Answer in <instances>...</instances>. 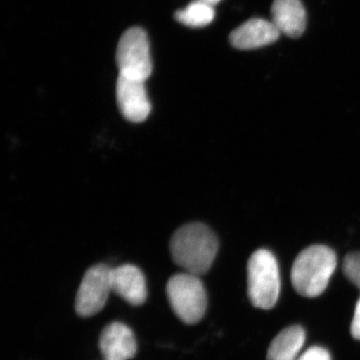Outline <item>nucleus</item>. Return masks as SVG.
<instances>
[{"label": "nucleus", "instance_id": "3", "mask_svg": "<svg viewBox=\"0 0 360 360\" xmlns=\"http://www.w3.org/2000/svg\"><path fill=\"white\" fill-rule=\"evenodd\" d=\"M281 276L274 253L258 250L251 255L248 264V293L253 307L271 309L278 300Z\"/></svg>", "mask_w": 360, "mask_h": 360}, {"label": "nucleus", "instance_id": "11", "mask_svg": "<svg viewBox=\"0 0 360 360\" xmlns=\"http://www.w3.org/2000/svg\"><path fill=\"white\" fill-rule=\"evenodd\" d=\"M272 22L288 37H300L307 26V13L300 0H274Z\"/></svg>", "mask_w": 360, "mask_h": 360}, {"label": "nucleus", "instance_id": "16", "mask_svg": "<svg viewBox=\"0 0 360 360\" xmlns=\"http://www.w3.org/2000/svg\"><path fill=\"white\" fill-rule=\"evenodd\" d=\"M352 335L355 340H360V298L355 307L354 316L352 322Z\"/></svg>", "mask_w": 360, "mask_h": 360}, {"label": "nucleus", "instance_id": "12", "mask_svg": "<svg viewBox=\"0 0 360 360\" xmlns=\"http://www.w3.org/2000/svg\"><path fill=\"white\" fill-rule=\"evenodd\" d=\"M304 342V329L300 326H288L270 343L266 359L296 360Z\"/></svg>", "mask_w": 360, "mask_h": 360}, {"label": "nucleus", "instance_id": "4", "mask_svg": "<svg viewBox=\"0 0 360 360\" xmlns=\"http://www.w3.org/2000/svg\"><path fill=\"white\" fill-rule=\"evenodd\" d=\"M168 300L174 314L186 324H195L205 316L207 295L200 276L184 272L168 281Z\"/></svg>", "mask_w": 360, "mask_h": 360}, {"label": "nucleus", "instance_id": "2", "mask_svg": "<svg viewBox=\"0 0 360 360\" xmlns=\"http://www.w3.org/2000/svg\"><path fill=\"white\" fill-rule=\"evenodd\" d=\"M338 265L335 251L326 245H312L296 257L291 269L293 288L304 297H316L328 288Z\"/></svg>", "mask_w": 360, "mask_h": 360}, {"label": "nucleus", "instance_id": "9", "mask_svg": "<svg viewBox=\"0 0 360 360\" xmlns=\"http://www.w3.org/2000/svg\"><path fill=\"white\" fill-rule=\"evenodd\" d=\"M279 34L281 32L274 22L255 18L234 30L229 40L236 49L250 51L274 44L278 39Z\"/></svg>", "mask_w": 360, "mask_h": 360}, {"label": "nucleus", "instance_id": "15", "mask_svg": "<svg viewBox=\"0 0 360 360\" xmlns=\"http://www.w3.org/2000/svg\"><path fill=\"white\" fill-rule=\"evenodd\" d=\"M296 360H331L328 350L319 347H310Z\"/></svg>", "mask_w": 360, "mask_h": 360}, {"label": "nucleus", "instance_id": "13", "mask_svg": "<svg viewBox=\"0 0 360 360\" xmlns=\"http://www.w3.org/2000/svg\"><path fill=\"white\" fill-rule=\"evenodd\" d=\"M175 20L188 27L200 28L214 20V6L201 0H195L175 13Z\"/></svg>", "mask_w": 360, "mask_h": 360}, {"label": "nucleus", "instance_id": "7", "mask_svg": "<svg viewBox=\"0 0 360 360\" xmlns=\"http://www.w3.org/2000/svg\"><path fill=\"white\" fill-rule=\"evenodd\" d=\"M116 101L120 112L129 122H144L150 113L151 103L146 91V82L142 80L118 75Z\"/></svg>", "mask_w": 360, "mask_h": 360}, {"label": "nucleus", "instance_id": "8", "mask_svg": "<svg viewBox=\"0 0 360 360\" xmlns=\"http://www.w3.org/2000/svg\"><path fill=\"white\" fill-rule=\"evenodd\" d=\"M99 348L105 360H129L136 354V340L129 326L112 322L101 333Z\"/></svg>", "mask_w": 360, "mask_h": 360}, {"label": "nucleus", "instance_id": "6", "mask_svg": "<svg viewBox=\"0 0 360 360\" xmlns=\"http://www.w3.org/2000/svg\"><path fill=\"white\" fill-rule=\"evenodd\" d=\"M111 267L96 264L85 272L77 298L75 311L82 317L98 314L105 307L112 288H111Z\"/></svg>", "mask_w": 360, "mask_h": 360}, {"label": "nucleus", "instance_id": "14", "mask_svg": "<svg viewBox=\"0 0 360 360\" xmlns=\"http://www.w3.org/2000/svg\"><path fill=\"white\" fill-rule=\"evenodd\" d=\"M343 272L348 281L360 290V252H352L347 255L343 262Z\"/></svg>", "mask_w": 360, "mask_h": 360}, {"label": "nucleus", "instance_id": "1", "mask_svg": "<svg viewBox=\"0 0 360 360\" xmlns=\"http://www.w3.org/2000/svg\"><path fill=\"white\" fill-rule=\"evenodd\" d=\"M169 246L175 264L186 272L200 276L212 267L219 243L210 227L194 222L177 229L170 239Z\"/></svg>", "mask_w": 360, "mask_h": 360}, {"label": "nucleus", "instance_id": "17", "mask_svg": "<svg viewBox=\"0 0 360 360\" xmlns=\"http://www.w3.org/2000/svg\"><path fill=\"white\" fill-rule=\"evenodd\" d=\"M201 1H205L206 4H212V6H215L217 4H219L221 0H201Z\"/></svg>", "mask_w": 360, "mask_h": 360}, {"label": "nucleus", "instance_id": "10", "mask_svg": "<svg viewBox=\"0 0 360 360\" xmlns=\"http://www.w3.org/2000/svg\"><path fill=\"white\" fill-rule=\"evenodd\" d=\"M111 288L113 292L132 305H141L148 296L146 277L139 267L123 264L111 269Z\"/></svg>", "mask_w": 360, "mask_h": 360}, {"label": "nucleus", "instance_id": "5", "mask_svg": "<svg viewBox=\"0 0 360 360\" xmlns=\"http://www.w3.org/2000/svg\"><path fill=\"white\" fill-rule=\"evenodd\" d=\"M120 75L146 82L153 73V60L148 33L141 27H131L123 33L116 51Z\"/></svg>", "mask_w": 360, "mask_h": 360}]
</instances>
